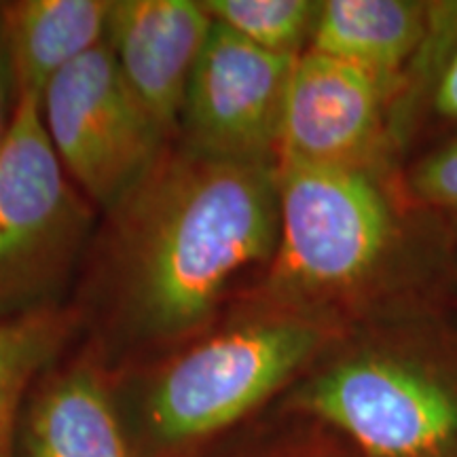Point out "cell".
Wrapping results in <instances>:
<instances>
[{"label":"cell","mask_w":457,"mask_h":457,"mask_svg":"<svg viewBox=\"0 0 457 457\" xmlns=\"http://www.w3.org/2000/svg\"><path fill=\"white\" fill-rule=\"evenodd\" d=\"M293 417V415H290ZM296 432L276 449L265 451L261 457H360L350 445L343 443L337 434L310 420L293 417Z\"/></svg>","instance_id":"obj_16"},{"label":"cell","mask_w":457,"mask_h":457,"mask_svg":"<svg viewBox=\"0 0 457 457\" xmlns=\"http://www.w3.org/2000/svg\"><path fill=\"white\" fill-rule=\"evenodd\" d=\"M430 11L428 0H320L305 51L362 68L400 94L428 37Z\"/></svg>","instance_id":"obj_10"},{"label":"cell","mask_w":457,"mask_h":457,"mask_svg":"<svg viewBox=\"0 0 457 457\" xmlns=\"http://www.w3.org/2000/svg\"><path fill=\"white\" fill-rule=\"evenodd\" d=\"M98 270L108 339L179 347L219 322L237 279L271 261L278 165L210 157L174 142L106 214Z\"/></svg>","instance_id":"obj_1"},{"label":"cell","mask_w":457,"mask_h":457,"mask_svg":"<svg viewBox=\"0 0 457 457\" xmlns=\"http://www.w3.org/2000/svg\"><path fill=\"white\" fill-rule=\"evenodd\" d=\"M94 212L49 145L41 100L20 96L0 148V324L60 307Z\"/></svg>","instance_id":"obj_5"},{"label":"cell","mask_w":457,"mask_h":457,"mask_svg":"<svg viewBox=\"0 0 457 457\" xmlns=\"http://www.w3.org/2000/svg\"><path fill=\"white\" fill-rule=\"evenodd\" d=\"M295 62L267 54L214 21L188 83L176 142L210 157L276 163Z\"/></svg>","instance_id":"obj_8"},{"label":"cell","mask_w":457,"mask_h":457,"mask_svg":"<svg viewBox=\"0 0 457 457\" xmlns=\"http://www.w3.org/2000/svg\"><path fill=\"white\" fill-rule=\"evenodd\" d=\"M17 100H20V94H17L13 66H11L7 30H4L3 21V4H0V148L7 140L11 123H13Z\"/></svg>","instance_id":"obj_17"},{"label":"cell","mask_w":457,"mask_h":457,"mask_svg":"<svg viewBox=\"0 0 457 457\" xmlns=\"http://www.w3.org/2000/svg\"><path fill=\"white\" fill-rule=\"evenodd\" d=\"M41 119L68 179L111 214L157 168L174 140L125 83L106 43L47 85Z\"/></svg>","instance_id":"obj_6"},{"label":"cell","mask_w":457,"mask_h":457,"mask_svg":"<svg viewBox=\"0 0 457 457\" xmlns=\"http://www.w3.org/2000/svg\"><path fill=\"white\" fill-rule=\"evenodd\" d=\"M341 330L245 296L233 316L176 347L148 377L140 400L146 443L174 453L219 436L284 396Z\"/></svg>","instance_id":"obj_4"},{"label":"cell","mask_w":457,"mask_h":457,"mask_svg":"<svg viewBox=\"0 0 457 457\" xmlns=\"http://www.w3.org/2000/svg\"><path fill=\"white\" fill-rule=\"evenodd\" d=\"M276 165L278 244L245 296L337 328L441 301L453 227L411 202L398 170Z\"/></svg>","instance_id":"obj_2"},{"label":"cell","mask_w":457,"mask_h":457,"mask_svg":"<svg viewBox=\"0 0 457 457\" xmlns=\"http://www.w3.org/2000/svg\"><path fill=\"white\" fill-rule=\"evenodd\" d=\"M453 282H457V227H453Z\"/></svg>","instance_id":"obj_18"},{"label":"cell","mask_w":457,"mask_h":457,"mask_svg":"<svg viewBox=\"0 0 457 457\" xmlns=\"http://www.w3.org/2000/svg\"><path fill=\"white\" fill-rule=\"evenodd\" d=\"M24 447L26 457H131L98 367L81 360L51 377L28 413Z\"/></svg>","instance_id":"obj_11"},{"label":"cell","mask_w":457,"mask_h":457,"mask_svg":"<svg viewBox=\"0 0 457 457\" xmlns=\"http://www.w3.org/2000/svg\"><path fill=\"white\" fill-rule=\"evenodd\" d=\"M216 24L267 54L299 57L310 45L320 0H202Z\"/></svg>","instance_id":"obj_15"},{"label":"cell","mask_w":457,"mask_h":457,"mask_svg":"<svg viewBox=\"0 0 457 457\" xmlns=\"http://www.w3.org/2000/svg\"><path fill=\"white\" fill-rule=\"evenodd\" d=\"M212 26L202 0H112L108 49L136 98L174 142Z\"/></svg>","instance_id":"obj_9"},{"label":"cell","mask_w":457,"mask_h":457,"mask_svg":"<svg viewBox=\"0 0 457 457\" xmlns=\"http://www.w3.org/2000/svg\"><path fill=\"white\" fill-rule=\"evenodd\" d=\"M112 0H20L3 4L17 94L41 100L66 66L106 43Z\"/></svg>","instance_id":"obj_12"},{"label":"cell","mask_w":457,"mask_h":457,"mask_svg":"<svg viewBox=\"0 0 457 457\" xmlns=\"http://www.w3.org/2000/svg\"><path fill=\"white\" fill-rule=\"evenodd\" d=\"M360 457H457V318L441 301L350 324L282 396Z\"/></svg>","instance_id":"obj_3"},{"label":"cell","mask_w":457,"mask_h":457,"mask_svg":"<svg viewBox=\"0 0 457 457\" xmlns=\"http://www.w3.org/2000/svg\"><path fill=\"white\" fill-rule=\"evenodd\" d=\"M428 100L438 119L457 123V3H432L430 28L392 111V138L403 146L411 114Z\"/></svg>","instance_id":"obj_14"},{"label":"cell","mask_w":457,"mask_h":457,"mask_svg":"<svg viewBox=\"0 0 457 457\" xmlns=\"http://www.w3.org/2000/svg\"><path fill=\"white\" fill-rule=\"evenodd\" d=\"M74 324L77 318L62 307L0 324V457H13L21 400L60 356Z\"/></svg>","instance_id":"obj_13"},{"label":"cell","mask_w":457,"mask_h":457,"mask_svg":"<svg viewBox=\"0 0 457 457\" xmlns=\"http://www.w3.org/2000/svg\"><path fill=\"white\" fill-rule=\"evenodd\" d=\"M398 91L362 68L305 51L296 57L279 121L276 163L396 171Z\"/></svg>","instance_id":"obj_7"}]
</instances>
